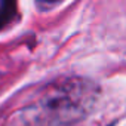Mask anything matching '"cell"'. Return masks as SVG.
Wrapping results in <instances>:
<instances>
[{
  "label": "cell",
  "instance_id": "obj_2",
  "mask_svg": "<svg viewBox=\"0 0 126 126\" xmlns=\"http://www.w3.org/2000/svg\"><path fill=\"white\" fill-rule=\"evenodd\" d=\"M18 18L19 14L16 3L9 0H0V31L14 24Z\"/></svg>",
  "mask_w": 126,
  "mask_h": 126
},
{
  "label": "cell",
  "instance_id": "obj_1",
  "mask_svg": "<svg viewBox=\"0 0 126 126\" xmlns=\"http://www.w3.org/2000/svg\"><path fill=\"white\" fill-rule=\"evenodd\" d=\"M99 86L86 77H62L43 86L19 111L24 126H74L95 108Z\"/></svg>",
  "mask_w": 126,
  "mask_h": 126
}]
</instances>
